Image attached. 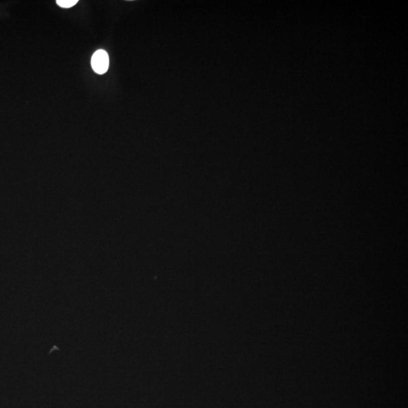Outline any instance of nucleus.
Listing matches in <instances>:
<instances>
[{"mask_svg":"<svg viewBox=\"0 0 408 408\" xmlns=\"http://www.w3.org/2000/svg\"><path fill=\"white\" fill-rule=\"evenodd\" d=\"M92 67L95 73L104 74L107 72L109 67V57L104 50H98L94 53L92 58Z\"/></svg>","mask_w":408,"mask_h":408,"instance_id":"1","label":"nucleus"},{"mask_svg":"<svg viewBox=\"0 0 408 408\" xmlns=\"http://www.w3.org/2000/svg\"><path fill=\"white\" fill-rule=\"evenodd\" d=\"M57 4L61 8H71L78 3L77 0H57Z\"/></svg>","mask_w":408,"mask_h":408,"instance_id":"2","label":"nucleus"}]
</instances>
